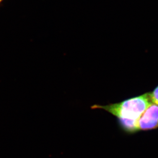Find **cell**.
Segmentation results:
<instances>
[{"instance_id": "1", "label": "cell", "mask_w": 158, "mask_h": 158, "mask_svg": "<svg viewBox=\"0 0 158 158\" xmlns=\"http://www.w3.org/2000/svg\"><path fill=\"white\" fill-rule=\"evenodd\" d=\"M152 103L148 93L106 105H94L92 109H103L117 118L120 128L125 133L133 134L139 131L138 122L148 106Z\"/></svg>"}, {"instance_id": "2", "label": "cell", "mask_w": 158, "mask_h": 158, "mask_svg": "<svg viewBox=\"0 0 158 158\" xmlns=\"http://www.w3.org/2000/svg\"><path fill=\"white\" fill-rule=\"evenodd\" d=\"M158 128V105L152 103L143 112L138 122V130H149Z\"/></svg>"}, {"instance_id": "3", "label": "cell", "mask_w": 158, "mask_h": 158, "mask_svg": "<svg viewBox=\"0 0 158 158\" xmlns=\"http://www.w3.org/2000/svg\"><path fill=\"white\" fill-rule=\"evenodd\" d=\"M149 94V98L151 99V102L158 105V86H157L153 91Z\"/></svg>"}, {"instance_id": "4", "label": "cell", "mask_w": 158, "mask_h": 158, "mask_svg": "<svg viewBox=\"0 0 158 158\" xmlns=\"http://www.w3.org/2000/svg\"><path fill=\"white\" fill-rule=\"evenodd\" d=\"M3 0H0V3H1L3 1Z\"/></svg>"}]
</instances>
